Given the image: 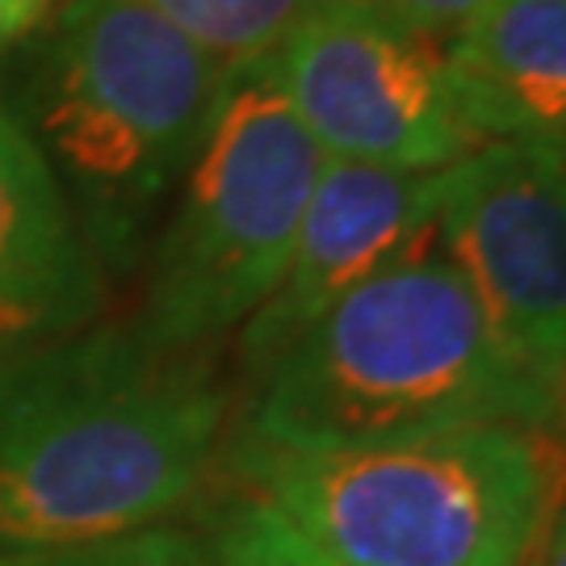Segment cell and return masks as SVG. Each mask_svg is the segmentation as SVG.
Wrapping results in <instances>:
<instances>
[{
  "label": "cell",
  "mask_w": 566,
  "mask_h": 566,
  "mask_svg": "<svg viewBox=\"0 0 566 566\" xmlns=\"http://www.w3.org/2000/svg\"><path fill=\"white\" fill-rule=\"evenodd\" d=\"M566 395L491 327L441 240L324 311L256 374L243 441L332 453L483 424L554 428Z\"/></svg>",
  "instance_id": "cell-2"
},
{
  "label": "cell",
  "mask_w": 566,
  "mask_h": 566,
  "mask_svg": "<svg viewBox=\"0 0 566 566\" xmlns=\"http://www.w3.org/2000/svg\"><path fill=\"white\" fill-rule=\"evenodd\" d=\"M369 4H378L386 13L420 25V30L437 34V39H453L486 0H369Z\"/></svg>",
  "instance_id": "cell-14"
},
{
  "label": "cell",
  "mask_w": 566,
  "mask_h": 566,
  "mask_svg": "<svg viewBox=\"0 0 566 566\" xmlns=\"http://www.w3.org/2000/svg\"><path fill=\"white\" fill-rule=\"evenodd\" d=\"M0 566H214L210 546L181 528H139L105 542L0 554Z\"/></svg>",
  "instance_id": "cell-12"
},
{
  "label": "cell",
  "mask_w": 566,
  "mask_h": 566,
  "mask_svg": "<svg viewBox=\"0 0 566 566\" xmlns=\"http://www.w3.org/2000/svg\"><path fill=\"white\" fill-rule=\"evenodd\" d=\"M449 60L483 143H566V0H486Z\"/></svg>",
  "instance_id": "cell-10"
},
{
  "label": "cell",
  "mask_w": 566,
  "mask_h": 566,
  "mask_svg": "<svg viewBox=\"0 0 566 566\" xmlns=\"http://www.w3.org/2000/svg\"><path fill=\"white\" fill-rule=\"evenodd\" d=\"M537 566H566V500L558 507V516H554V525H549V537L542 554H537Z\"/></svg>",
  "instance_id": "cell-16"
},
{
  "label": "cell",
  "mask_w": 566,
  "mask_h": 566,
  "mask_svg": "<svg viewBox=\"0 0 566 566\" xmlns=\"http://www.w3.org/2000/svg\"><path fill=\"white\" fill-rule=\"evenodd\" d=\"M63 0H0V51L39 34Z\"/></svg>",
  "instance_id": "cell-15"
},
{
  "label": "cell",
  "mask_w": 566,
  "mask_h": 566,
  "mask_svg": "<svg viewBox=\"0 0 566 566\" xmlns=\"http://www.w3.org/2000/svg\"><path fill=\"white\" fill-rule=\"evenodd\" d=\"M227 395L193 353L81 332L0 369V554L160 525L198 491Z\"/></svg>",
  "instance_id": "cell-1"
},
{
  "label": "cell",
  "mask_w": 566,
  "mask_h": 566,
  "mask_svg": "<svg viewBox=\"0 0 566 566\" xmlns=\"http://www.w3.org/2000/svg\"><path fill=\"white\" fill-rule=\"evenodd\" d=\"M102 261L76 231L60 172L0 114V369L88 332Z\"/></svg>",
  "instance_id": "cell-9"
},
{
  "label": "cell",
  "mask_w": 566,
  "mask_h": 566,
  "mask_svg": "<svg viewBox=\"0 0 566 566\" xmlns=\"http://www.w3.org/2000/svg\"><path fill=\"white\" fill-rule=\"evenodd\" d=\"M324 164L264 63L231 76L151 256L143 340L198 353L248 324L282 282Z\"/></svg>",
  "instance_id": "cell-5"
},
{
  "label": "cell",
  "mask_w": 566,
  "mask_h": 566,
  "mask_svg": "<svg viewBox=\"0 0 566 566\" xmlns=\"http://www.w3.org/2000/svg\"><path fill=\"white\" fill-rule=\"evenodd\" d=\"M437 240L500 340L566 395V143L495 139L441 168Z\"/></svg>",
  "instance_id": "cell-7"
},
{
  "label": "cell",
  "mask_w": 566,
  "mask_h": 566,
  "mask_svg": "<svg viewBox=\"0 0 566 566\" xmlns=\"http://www.w3.org/2000/svg\"><path fill=\"white\" fill-rule=\"evenodd\" d=\"M428 243H437V172L327 160L282 282L240 327V357L252 378L344 294Z\"/></svg>",
  "instance_id": "cell-8"
},
{
  "label": "cell",
  "mask_w": 566,
  "mask_h": 566,
  "mask_svg": "<svg viewBox=\"0 0 566 566\" xmlns=\"http://www.w3.org/2000/svg\"><path fill=\"white\" fill-rule=\"evenodd\" d=\"M42 30L30 139L84 198L93 248L126 252L198 156L231 76L143 0H63Z\"/></svg>",
  "instance_id": "cell-4"
},
{
  "label": "cell",
  "mask_w": 566,
  "mask_h": 566,
  "mask_svg": "<svg viewBox=\"0 0 566 566\" xmlns=\"http://www.w3.org/2000/svg\"><path fill=\"white\" fill-rule=\"evenodd\" d=\"M185 39H193L227 76L264 63L298 21L327 0H143Z\"/></svg>",
  "instance_id": "cell-11"
},
{
  "label": "cell",
  "mask_w": 566,
  "mask_h": 566,
  "mask_svg": "<svg viewBox=\"0 0 566 566\" xmlns=\"http://www.w3.org/2000/svg\"><path fill=\"white\" fill-rule=\"evenodd\" d=\"M210 558L214 566H336L261 495H248L227 512Z\"/></svg>",
  "instance_id": "cell-13"
},
{
  "label": "cell",
  "mask_w": 566,
  "mask_h": 566,
  "mask_svg": "<svg viewBox=\"0 0 566 566\" xmlns=\"http://www.w3.org/2000/svg\"><path fill=\"white\" fill-rule=\"evenodd\" d=\"M264 72L327 160L441 172L483 147L449 39L369 0L311 9Z\"/></svg>",
  "instance_id": "cell-6"
},
{
  "label": "cell",
  "mask_w": 566,
  "mask_h": 566,
  "mask_svg": "<svg viewBox=\"0 0 566 566\" xmlns=\"http://www.w3.org/2000/svg\"><path fill=\"white\" fill-rule=\"evenodd\" d=\"M240 470L336 566H537L566 500V441L533 424L332 453L243 441Z\"/></svg>",
  "instance_id": "cell-3"
}]
</instances>
